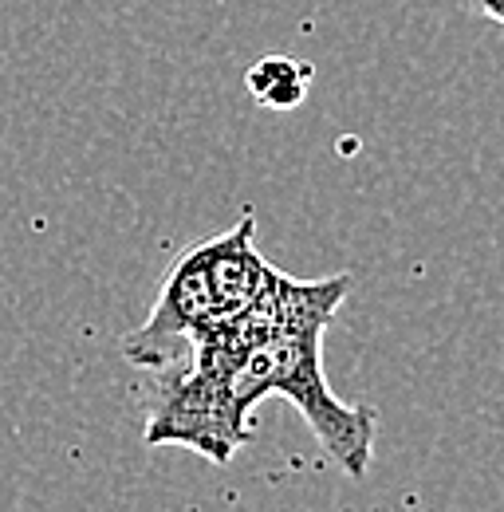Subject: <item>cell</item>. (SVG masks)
<instances>
[{
  "label": "cell",
  "mask_w": 504,
  "mask_h": 512,
  "mask_svg": "<svg viewBox=\"0 0 504 512\" xmlns=\"http://www.w3.org/2000/svg\"><path fill=\"white\" fill-rule=\"evenodd\" d=\"M323 335L327 327H304L256 343L229 371V386L245 414H252V406L264 398L292 402L323 453L347 477L363 481L375 457L378 414L371 406H351L331 394L323 375Z\"/></svg>",
  "instance_id": "6da1fadb"
},
{
  "label": "cell",
  "mask_w": 504,
  "mask_h": 512,
  "mask_svg": "<svg viewBox=\"0 0 504 512\" xmlns=\"http://www.w3.org/2000/svg\"><path fill=\"white\" fill-rule=\"evenodd\" d=\"M146 402V446H182L213 465H229L252 438V418L237 406L225 371L197 363L154 367L142 390Z\"/></svg>",
  "instance_id": "7a4b0ae2"
},
{
  "label": "cell",
  "mask_w": 504,
  "mask_h": 512,
  "mask_svg": "<svg viewBox=\"0 0 504 512\" xmlns=\"http://www.w3.org/2000/svg\"><path fill=\"white\" fill-rule=\"evenodd\" d=\"M351 276H327V280H292L280 268L268 272L264 288L252 296L245 308L205 323L189 339V363L209 367V371H233L241 355L256 343H268L284 331H304V327H327L335 312L343 308L351 292Z\"/></svg>",
  "instance_id": "3957f363"
},
{
  "label": "cell",
  "mask_w": 504,
  "mask_h": 512,
  "mask_svg": "<svg viewBox=\"0 0 504 512\" xmlns=\"http://www.w3.org/2000/svg\"><path fill=\"white\" fill-rule=\"evenodd\" d=\"M213 320H217V296H213V276H209V241H201L174 260L146 323H138L130 335H123L126 363L146 367V371L170 367L182 359L189 339Z\"/></svg>",
  "instance_id": "277c9868"
},
{
  "label": "cell",
  "mask_w": 504,
  "mask_h": 512,
  "mask_svg": "<svg viewBox=\"0 0 504 512\" xmlns=\"http://www.w3.org/2000/svg\"><path fill=\"white\" fill-rule=\"evenodd\" d=\"M252 99L268 111H296L308 95L312 83V64L292 60V56H264L245 71Z\"/></svg>",
  "instance_id": "5b68a950"
},
{
  "label": "cell",
  "mask_w": 504,
  "mask_h": 512,
  "mask_svg": "<svg viewBox=\"0 0 504 512\" xmlns=\"http://www.w3.org/2000/svg\"><path fill=\"white\" fill-rule=\"evenodd\" d=\"M469 12H477V16H485V20H493V24H501L504 28V0H461Z\"/></svg>",
  "instance_id": "8992f818"
}]
</instances>
